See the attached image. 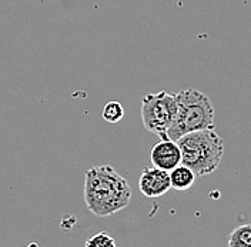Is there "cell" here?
I'll return each mask as SVG.
<instances>
[{
  "label": "cell",
  "instance_id": "obj_5",
  "mask_svg": "<svg viewBox=\"0 0 251 247\" xmlns=\"http://www.w3.org/2000/svg\"><path fill=\"white\" fill-rule=\"evenodd\" d=\"M140 192L150 199H156L166 194L172 189L170 173L158 167H144L139 179Z\"/></svg>",
  "mask_w": 251,
  "mask_h": 247
},
{
  "label": "cell",
  "instance_id": "obj_4",
  "mask_svg": "<svg viewBox=\"0 0 251 247\" xmlns=\"http://www.w3.org/2000/svg\"><path fill=\"white\" fill-rule=\"evenodd\" d=\"M177 113L176 94L158 92L146 94L141 100V122L146 130L167 139V130L170 129Z\"/></svg>",
  "mask_w": 251,
  "mask_h": 247
},
{
  "label": "cell",
  "instance_id": "obj_6",
  "mask_svg": "<svg viewBox=\"0 0 251 247\" xmlns=\"http://www.w3.org/2000/svg\"><path fill=\"white\" fill-rule=\"evenodd\" d=\"M150 160L154 167L170 171L181 163V150L177 141L172 139H160L150 150Z\"/></svg>",
  "mask_w": 251,
  "mask_h": 247
},
{
  "label": "cell",
  "instance_id": "obj_3",
  "mask_svg": "<svg viewBox=\"0 0 251 247\" xmlns=\"http://www.w3.org/2000/svg\"><path fill=\"white\" fill-rule=\"evenodd\" d=\"M177 144L181 150V165L188 166L197 177L216 171L224 155V140L214 129L187 133Z\"/></svg>",
  "mask_w": 251,
  "mask_h": 247
},
{
  "label": "cell",
  "instance_id": "obj_8",
  "mask_svg": "<svg viewBox=\"0 0 251 247\" xmlns=\"http://www.w3.org/2000/svg\"><path fill=\"white\" fill-rule=\"evenodd\" d=\"M230 247H251V224H241L235 227L228 236Z\"/></svg>",
  "mask_w": 251,
  "mask_h": 247
},
{
  "label": "cell",
  "instance_id": "obj_7",
  "mask_svg": "<svg viewBox=\"0 0 251 247\" xmlns=\"http://www.w3.org/2000/svg\"><path fill=\"white\" fill-rule=\"evenodd\" d=\"M170 182H172V187L174 190H180V192H186L191 186L194 185L197 174L190 169L186 165H178L170 171Z\"/></svg>",
  "mask_w": 251,
  "mask_h": 247
},
{
  "label": "cell",
  "instance_id": "obj_2",
  "mask_svg": "<svg viewBox=\"0 0 251 247\" xmlns=\"http://www.w3.org/2000/svg\"><path fill=\"white\" fill-rule=\"evenodd\" d=\"M176 99L177 113L167 130V139L177 141L191 132L214 129V108L207 94L193 87H186L176 94Z\"/></svg>",
  "mask_w": 251,
  "mask_h": 247
},
{
  "label": "cell",
  "instance_id": "obj_1",
  "mask_svg": "<svg viewBox=\"0 0 251 247\" xmlns=\"http://www.w3.org/2000/svg\"><path fill=\"white\" fill-rule=\"evenodd\" d=\"M130 200V185L113 166H93L86 171L84 201L94 216H111L126 209Z\"/></svg>",
  "mask_w": 251,
  "mask_h": 247
},
{
  "label": "cell",
  "instance_id": "obj_10",
  "mask_svg": "<svg viewBox=\"0 0 251 247\" xmlns=\"http://www.w3.org/2000/svg\"><path fill=\"white\" fill-rule=\"evenodd\" d=\"M116 240L110 236L109 233L100 232L90 236L86 240V247H114Z\"/></svg>",
  "mask_w": 251,
  "mask_h": 247
},
{
  "label": "cell",
  "instance_id": "obj_9",
  "mask_svg": "<svg viewBox=\"0 0 251 247\" xmlns=\"http://www.w3.org/2000/svg\"><path fill=\"white\" fill-rule=\"evenodd\" d=\"M101 116L107 123H119L125 117V108L122 106V103L111 100L103 108Z\"/></svg>",
  "mask_w": 251,
  "mask_h": 247
}]
</instances>
